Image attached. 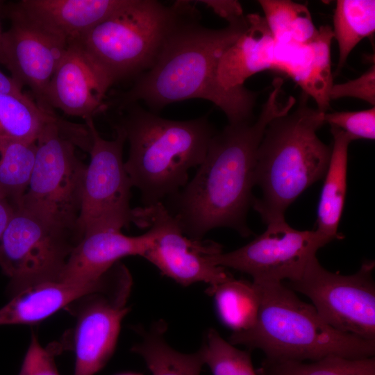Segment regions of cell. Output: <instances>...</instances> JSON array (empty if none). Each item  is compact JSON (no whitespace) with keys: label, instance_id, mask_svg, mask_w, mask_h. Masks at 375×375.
<instances>
[{"label":"cell","instance_id":"6da1fadb","mask_svg":"<svg viewBox=\"0 0 375 375\" xmlns=\"http://www.w3.org/2000/svg\"><path fill=\"white\" fill-rule=\"evenodd\" d=\"M273 89L256 120L228 124L212 136L193 178L167 199V210L183 233L201 240L210 231L231 228L242 236L252 232L247 215L253 197L256 153L265 129L276 117L288 113L296 99L283 100V79L274 80Z\"/></svg>","mask_w":375,"mask_h":375},{"label":"cell","instance_id":"7a4b0ae2","mask_svg":"<svg viewBox=\"0 0 375 375\" xmlns=\"http://www.w3.org/2000/svg\"><path fill=\"white\" fill-rule=\"evenodd\" d=\"M248 27L246 19L220 29L200 23L190 1L151 67L134 79L117 99L119 109L144 102L152 110L191 99L217 106L228 124L250 122L257 93L245 87L226 90L217 82V69L225 51Z\"/></svg>","mask_w":375,"mask_h":375},{"label":"cell","instance_id":"3957f363","mask_svg":"<svg viewBox=\"0 0 375 375\" xmlns=\"http://www.w3.org/2000/svg\"><path fill=\"white\" fill-rule=\"evenodd\" d=\"M114 127L129 144L124 167L144 206L163 203L188 182V172L199 167L217 132L208 115L172 120L151 112L139 103L128 105Z\"/></svg>","mask_w":375,"mask_h":375},{"label":"cell","instance_id":"277c9868","mask_svg":"<svg viewBox=\"0 0 375 375\" xmlns=\"http://www.w3.org/2000/svg\"><path fill=\"white\" fill-rule=\"evenodd\" d=\"M308 99L302 92L294 111L269 122L257 151L254 185L262 196L252 206L267 224L285 219L288 206L327 171L331 147L317 135L324 112Z\"/></svg>","mask_w":375,"mask_h":375},{"label":"cell","instance_id":"5b68a950","mask_svg":"<svg viewBox=\"0 0 375 375\" xmlns=\"http://www.w3.org/2000/svg\"><path fill=\"white\" fill-rule=\"evenodd\" d=\"M256 284L260 292L256 322L250 329L231 335L229 342L233 345L259 349L271 360L374 356L375 341L333 328L312 304L301 300L283 283Z\"/></svg>","mask_w":375,"mask_h":375},{"label":"cell","instance_id":"8992f818","mask_svg":"<svg viewBox=\"0 0 375 375\" xmlns=\"http://www.w3.org/2000/svg\"><path fill=\"white\" fill-rule=\"evenodd\" d=\"M248 27L224 53L219 71L230 86L242 87L252 75L276 70L290 76L314 99L324 112L330 107L329 92L333 85L331 67V26H322L309 43L278 42L265 20L257 13L247 15Z\"/></svg>","mask_w":375,"mask_h":375},{"label":"cell","instance_id":"52a82bcc","mask_svg":"<svg viewBox=\"0 0 375 375\" xmlns=\"http://www.w3.org/2000/svg\"><path fill=\"white\" fill-rule=\"evenodd\" d=\"M189 1L126 0L79 42L112 84L149 69Z\"/></svg>","mask_w":375,"mask_h":375},{"label":"cell","instance_id":"ba28073f","mask_svg":"<svg viewBox=\"0 0 375 375\" xmlns=\"http://www.w3.org/2000/svg\"><path fill=\"white\" fill-rule=\"evenodd\" d=\"M90 144L85 124L59 118L47 125L36 140L32 174L18 208L81 240L76 227L87 165L76 156V147L88 151Z\"/></svg>","mask_w":375,"mask_h":375},{"label":"cell","instance_id":"9c48e42d","mask_svg":"<svg viewBox=\"0 0 375 375\" xmlns=\"http://www.w3.org/2000/svg\"><path fill=\"white\" fill-rule=\"evenodd\" d=\"M74 233L49 225L17 208L0 238V268L12 297L35 285L60 281L75 247Z\"/></svg>","mask_w":375,"mask_h":375},{"label":"cell","instance_id":"30bf717a","mask_svg":"<svg viewBox=\"0 0 375 375\" xmlns=\"http://www.w3.org/2000/svg\"><path fill=\"white\" fill-rule=\"evenodd\" d=\"M85 124L91 136L90 160L84 176L77 233L81 240L92 232L104 229L121 230L133 224L131 208L133 188L123 160L126 137L114 127L112 140L103 138L97 130L93 118Z\"/></svg>","mask_w":375,"mask_h":375},{"label":"cell","instance_id":"8fae6325","mask_svg":"<svg viewBox=\"0 0 375 375\" xmlns=\"http://www.w3.org/2000/svg\"><path fill=\"white\" fill-rule=\"evenodd\" d=\"M374 260L356 273L342 275L326 270L313 257L297 281L283 283L306 296L319 316L333 328L375 341Z\"/></svg>","mask_w":375,"mask_h":375},{"label":"cell","instance_id":"7c38bea8","mask_svg":"<svg viewBox=\"0 0 375 375\" xmlns=\"http://www.w3.org/2000/svg\"><path fill=\"white\" fill-rule=\"evenodd\" d=\"M132 277L119 261L110 271L101 290L86 294L65 310L75 317L73 337L75 354L74 375H94L112 356L132 288Z\"/></svg>","mask_w":375,"mask_h":375},{"label":"cell","instance_id":"4fadbf2b","mask_svg":"<svg viewBox=\"0 0 375 375\" xmlns=\"http://www.w3.org/2000/svg\"><path fill=\"white\" fill-rule=\"evenodd\" d=\"M330 242L315 230H297L282 219L267 224L266 230L246 245L211 255L210 260L215 265L250 275L257 284L292 282Z\"/></svg>","mask_w":375,"mask_h":375},{"label":"cell","instance_id":"5bb4252c","mask_svg":"<svg viewBox=\"0 0 375 375\" xmlns=\"http://www.w3.org/2000/svg\"><path fill=\"white\" fill-rule=\"evenodd\" d=\"M134 222L138 227L156 231L155 239L143 258L162 275L183 286L202 282L208 283V288L233 277L210 260L211 255L222 251V246L187 237L163 203L134 208Z\"/></svg>","mask_w":375,"mask_h":375},{"label":"cell","instance_id":"9a60e30c","mask_svg":"<svg viewBox=\"0 0 375 375\" xmlns=\"http://www.w3.org/2000/svg\"><path fill=\"white\" fill-rule=\"evenodd\" d=\"M2 10L10 22L2 36L3 65L22 88L31 90L39 105L49 109L45 102L47 87L68 44L28 17L15 3Z\"/></svg>","mask_w":375,"mask_h":375},{"label":"cell","instance_id":"2e32d148","mask_svg":"<svg viewBox=\"0 0 375 375\" xmlns=\"http://www.w3.org/2000/svg\"><path fill=\"white\" fill-rule=\"evenodd\" d=\"M112 85L82 45L73 43L68 45L49 81L46 106L85 120L93 118L106 108L105 99Z\"/></svg>","mask_w":375,"mask_h":375},{"label":"cell","instance_id":"e0dca14e","mask_svg":"<svg viewBox=\"0 0 375 375\" xmlns=\"http://www.w3.org/2000/svg\"><path fill=\"white\" fill-rule=\"evenodd\" d=\"M156 231L138 236L123 234L121 230L104 229L85 235L72 252L60 280L86 281L100 278L124 257H143L152 244Z\"/></svg>","mask_w":375,"mask_h":375},{"label":"cell","instance_id":"ac0fdd59","mask_svg":"<svg viewBox=\"0 0 375 375\" xmlns=\"http://www.w3.org/2000/svg\"><path fill=\"white\" fill-rule=\"evenodd\" d=\"M126 0H22L17 7L28 17L65 40L81 42Z\"/></svg>","mask_w":375,"mask_h":375},{"label":"cell","instance_id":"d6986e66","mask_svg":"<svg viewBox=\"0 0 375 375\" xmlns=\"http://www.w3.org/2000/svg\"><path fill=\"white\" fill-rule=\"evenodd\" d=\"M110 269L95 280L46 282L16 294L0 308V326L35 324L46 319L79 298L102 289Z\"/></svg>","mask_w":375,"mask_h":375},{"label":"cell","instance_id":"ffe728a7","mask_svg":"<svg viewBox=\"0 0 375 375\" xmlns=\"http://www.w3.org/2000/svg\"><path fill=\"white\" fill-rule=\"evenodd\" d=\"M331 155L324 177L315 231L333 241L343 238L338 233V226L345 202L348 149L352 140L337 128L331 127Z\"/></svg>","mask_w":375,"mask_h":375},{"label":"cell","instance_id":"44dd1931","mask_svg":"<svg viewBox=\"0 0 375 375\" xmlns=\"http://www.w3.org/2000/svg\"><path fill=\"white\" fill-rule=\"evenodd\" d=\"M165 325L141 330V340L131 351L140 356L151 375H200L203 364L199 351L184 353L172 348L164 337Z\"/></svg>","mask_w":375,"mask_h":375},{"label":"cell","instance_id":"7402d4cb","mask_svg":"<svg viewBox=\"0 0 375 375\" xmlns=\"http://www.w3.org/2000/svg\"><path fill=\"white\" fill-rule=\"evenodd\" d=\"M59 118L24 92L0 94V138L36 142L47 126Z\"/></svg>","mask_w":375,"mask_h":375},{"label":"cell","instance_id":"603a6c76","mask_svg":"<svg viewBox=\"0 0 375 375\" xmlns=\"http://www.w3.org/2000/svg\"><path fill=\"white\" fill-rule=\"evenodd\" d=\"M222 322L233 332L250 329L255 324L260 301L258 286L253 281L233 277L208 288Z\"/></svg>","mask_w":375,"mask_h":375},{"label":"cell","instance_id":"cb8c5ba5","mask_svg":"<svg viewBox=\"0 0 375 375\" xmlns=\"http://www.w3.org/2000/svg\"><path fill=\"white\" fill-rule=\"evenodd\" d=\"M332 33L338 46L336 72L345 65L356 45L375 32L374 0H338L333 17Z\"/></svg>","mask_w":375,"mask_h":375},{"label":"cell","instance_id":"d4e9b609","mask_svg":"<svg viewBox=\"0 0 375 375\" xmlns=\"http://www.w3.org/2000/svg\"><path fill=\"white\" fill-rule=\"evenodd\" d=\"M36 149V142L0 138V191L15 210L28 188Z\"/></svg>","mask_w":375,"mask_h":375},{"label":"cell","instance_id":"484cf974","mask_svg":"<svg viewBox=\"0 0 375 375\" xmlns=\"http://www.w3.org/2000/svg\"><path fill=\"white\" fill-rule=\"evenodd\" d=\"M267 26L275 40L305 44L319 34L308 8L287 0L258 1Z\"/></svg>","mask_w":375,"mask_h":375},{"label":"cell","instance_id":"4316f807","mask_svg":"<svg viewBox=\"0 0 375 375\" xmlns=\"http://www.w3.org/2000/svg\"><path fill=\"white\" fill-rule=\"evenodd\" d=\"M256 372L258 375H375V356H328L309 362L265 358Z\"/></svg>","mask_w":375,"mask_h":375},{"label":"cell","instance_id":"83f0119b","mask_svg":"<svg viewBox=\"0 0 375 375\" xmlns=\"http://www.w3.org/2000/svg\"><path fill=\"white\" fill-rule=\"evenodd\" d=\"M198 351L212 375H258L253 368L251 351L238 349L215 329L207 331Z\"/></svg>","mask_w":375,"mask_h":375},{"label":"cell","instance_id":"f1b7e54d","mask_svg":"<svg viewBox=\"0 0 375 375\" xmlns=\"http://www.w3.org/2000/svg\"><path fill=\"white\" fill-rule=\"evenodd\" d=\"M324 122L344 131L351 140L375 138L374 106L358 111L326 112Z\"/></svg>","mask_w":375,"mask_h":375},{"label":"cell","instance_id":"f546056e","mask_svg":"<svg viewBox=\"0 0 375 375\" xmlns=\"http://www.w3.org/2000/svg\"><path fill=\"white\" fill-rule=\"evenodd\" d=\"M62 350L58 344L43 347L35 333L24 356L18 375H60L54 357Z\"/></svg>","mask_w":375,"mask_h":375},{"label":"cell","instance_id":"4dcf8cb0","mask_svg":"<svg viewBox=\"0 0 375 375\" xmlns=\"http://www.w3.org/2000/svg\"><path fill=\"white\" fill-rule=\"evenodd\" d=\"M344 97L358 99L375 106L374 63L356 78L342 83H333L329 92L330 101Z\"/></svg>","mask_w":375,"mask_h":375},{"label":"cell","instance_id":"1f68e13d","mask_svg":"<svg viewBox=\"0 0 375 375\" xmlns=\"http://www.w3.org/2000/svg\"><path fill=\"white\" fill-rule=\"evenodd\" d=\"M208 8L226 19L228 24H236L244 21L246 15L239 1L235 0H204L199 1Z\"/></svg>","mask_w":375,"mask_h":375},{"label":"cell","instance_id":"d6a6232c","mask_svg":"<svg viewBox=\"0 0 375 375\" xmlns=\"http://www.w3.org/2000/svg\"><path fill=\"white\" fill-rule=\"evenodd\" d=\"M14 212L13 206L0 191V238Z\"/></svg>","mask_w":375,"mask_h":375},{"label":"cell","instance_id":"836d02e7","mask_svg":"<svg viewBox=\"0 0 375 375\" xmlns=\"http://www.w3.org/2000/svg\"><path fill=\"white\" fill-rule=\"evenodd\" d=\"M22 88L10 77L0 70V94L22 93Z\"/></svg>","mask_w":375,"mask_h":375},{"label":"cell","instance_id":"e575fe53","mask_svg":"<svg viewBox=\"0 0 375 375\" xmlns=\"http://www.w3.org/2000/svg\"><path fill=\"white\" fill-rule=\"evenodd\" d=\"M2 9H3V2L1 1H0V16H1V13L2 12ZM3 33V31H2V30H1V22H0V64H1V65H3V55H2V48H1Z\"/></svg>","mask_w":375,"mask_h":375},{"label":"cell","instance_id":"d590c367","mask_svg":"<svg viewBox=\"0 0 375 375\" xmlns=\"http://www.w3.org/2000/svg\"><path fill=\"white\" fill-rule=\"evenodd\" d=\"M116 375H142V374L140 373H136V372H125V373L118 374Z\"/></svg>","mask_w":375,"mask_h":375}]
</instances>
